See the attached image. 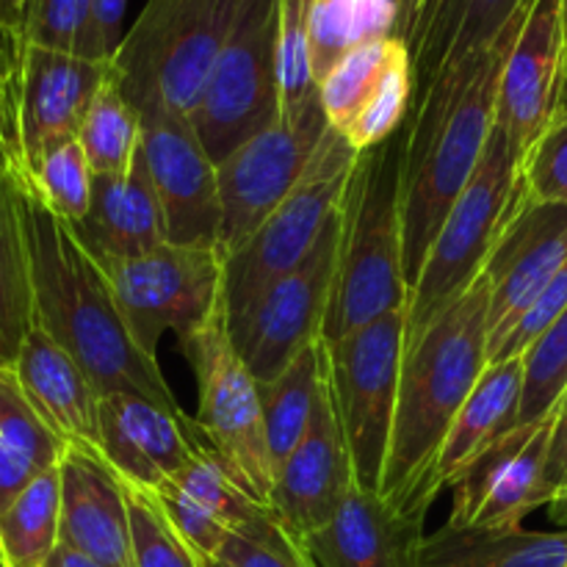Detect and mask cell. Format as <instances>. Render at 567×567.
<instances>
[{
	"mask_svg": "<svg viewBox=\"0 0 567 567\" xmlns=\"http://www.w3.org/2000/svg\"><path fill=\"white\" fill-rule=\"evenodd\" d=\"M17 169V166H14ZM20 181L22 221L33 282V327L75 358L100 399L127 393L183 410L150 358L133 341L103 266L89 255L75 227L50 210L25 172Z\"/></svg>",
	"mask_w": 567,
	"mask_h": 567,
	"instance_id": "6da1fadb",
	"label": "cell"
},
{
	"mask_svg": "<svg viewBox=\"0 0 567 567\" xmlns=\"http://www.w3.org/2000/svg\"><path fill=\"white\" fill-rule=\"evenodd\" d=\"M491 354V288L485 277L404 347L396 415L380 496L424 524L441 496V454L454 419Z\"/></svg>",
	"mask_w": 567,
	"mask_h": 567,
	"instance_id": "7a4b0ae2",
	"label": "cell"
},
{
	"mask_svg": "<svg viewBox=\"0 0 567 567\" xmlns=\"http://www.w3.org/2000/svg\"><path fill=\"white\" fill-rule=\"evenodd\" d=\"M404 133L358 153L341 203V247L324 341H338L408 308L402 238Z\"/></svg>",
	"mask_w": 567,
	"mask_h": 567,
	"instance_id": "3957f363",
	"label": "cell"
},
{
	"mask_svg": "<svg viewBox=\"0 0 567 567\" xmlns=\"http://www.w3.org/2000/svg\"><path fill=\"white\" fill-rule=\"evenodd\" d=\"M526 14H529V9L515 17L507 33L482 55L471 83L454 100L449 114L443 116L441 127L430 136V142L413 158H404L402 238L404 277H408L410 288H413L449 210L465 192L482 155H485L491 133L496 127L498 81H502L504 61H507L509 48H513Z\"/></svg>",
	"mask_w": 567,
	"mask_h": 567,
	"instance_id": "277c9868",
	"label": "cell"
},
{
	"mask_svg": "<svg viewBox=\"0 0 567 567\" xmlns=\"http://www.w3.org/2000/svg\"><path fill=\"white\" fill-rule=\"evenodd\" d=\"M244 0H147L109 75L138 111L192 120Z\"/></svg>",
	"mask_w": 567,
	"mask_h": 567,
	"instance_id": "5b68a950",
	"label": "cell"
},
{
	"mask_svg": "<svg viewBox=\"0 0 567 567\" xmlns=\"http://www.w3.org/2000/svg\"><path fill=\"white\" fill-rule=\"evenodd\" d=\"M518 164L520 153L496 125L474 177L449 210L410 288L404 347L482 277L518 199Z\"/></svg>",
	"mask_w": 567,
	"mask_h": 567,
	"instance_id": "8992f818",
	"label": "cell"
},
{
	"mask_svg": "<svg viewBox=\"0 0 567 567\" xmlns=\"http://www.w3.org/2000/svg\"><path fill=\"white\" fill-rule=\"evenodd\" d=\"M408 308L393 310L338 341L321 338V363L332 408L360 491H382L402 377Z\"/></svg>",
	"mask_w": 567,
	"mask_h": 567,
	"instance_id": "52a82bcc",
	"label": "cell"
},
{
	"mask_svg": "<svg viewBox=\"0 0 567 567\" xmlns=\"http://www.w3.org/2000/svg\"><path fill=\"white\" fill-rule=\"evenodd\" d=\"M181 349L197 374V430L233 482L269 509L277 465L266 441L260 385L233 347L227 308Z\"/></svg>",
	"mask_w": 567,
	"mask_h": 567,
	"instance_id": "ba28073f",
	"label": "cell"
},
{
	"mask_svg": "<svg viewBox=\"0 0 567 567\" xmlns=\"http://www.w3.org/2000/svg\"><path fill=\"white\" fill-rule=\"evenodd\" d=\"M358 153L338 131H327L316 150L308 175L277 205L275 214L258 227L244 247L225 258L227 321H236L255 308L266 288L297 269L330 216L341 208Z\"/></svg>",
	"mask_w": 567,
	"mask_h": 567,
	"instance_id": "9c48e42d",
	"label": "cell"
},
{
	"mask_svg": "<svg viewBox=\"0 0 567 567\" xmlns=\"http://www.w3.org/2000/svg\"><path fill=\"white\" fill-rule=\"evenodd\" d=\"M114 288L133 341L155 358L166 332L186 347L225 302V252L219 247L161 244L136 258L100 264Z\"/></svg>",
	"mask_w": 567,
	"mask_h": 567,
	"instance_id": "30bf717a",
	"label": "cell"
},
{
	"mask_svg": "<svg viewBox=\"0 0 567 567\" xmlns=\"http://www.w3.org/2000/svg\"><path fill=\"white\" fill-rule=\"evenodd\" d=\"M277 28L280 0H244L192 114L194 131L214 164L280 116Z\"/></svg>",
	"mask_w": 567,
	"mask_h": 567,
	"instance_id": "8fae6325",
	"label": "cell"
},
{
	"mask_svg": "<svg viewBox=\"0 0 567 567\" xmlns=\"http://www.w3.org/2000/svg\"><path fill=\"white\" fill-rule=\"evenodd\" d=\"M341 247V208L330 216L308 258L271 282L247 316L230 324L233 347L258 385L280 377L324 332Z\"/></svg>",
	"mask_w": 567,
	"mask_h": 567,
	"instance_id": "7c38bea8",
	"label": "cell"
},
{
	"mask_svg": "<svg viewBox=\"0 0 567 567\" xmlns=\"http://www.w3.org/2000/svg\"><path fill=\"white\" fill-rule=\"evenodd\" d=\"M330 122L321 105L302 116L280 114L269 127L216 164L221 199V252L233 255L258 233L299 186L324 142Z\"/></svg>",
	"mask_w": 567,
	"mask_h": 567,
	"instance_id": "4fadbf2b",
	"label": "cell"
},
{
	"mask_svg": "<svg viewBox=\"0 0 567 567\" xmlns=\"http://www.w3.org/2000/svg\"><path fill=\"white\" fill-rule=\"evenodd\" d=\"M557 410L535 424H520L485 449L457 480L446 524L515 532L543 504V471L551 449Z\"/></svg>",
	"mask_w": 567,
	"mask_h": 567,
	"instance_id": "5bb4252c",
	"label": "cell"
},
{
	"mask_svg": "<svg viewBox=\"0 0 567 567\" xmlns=\"http://www.w3.org/2000/svg\"><path fill=\"white\" fill-rule=\"evenodd\" d=\"M142 158L164 208L169 241L219 247V175L192 120L169 111L142 114Z\"/></svg>",
	"mask_w": 567,
	"mask_h": 567,
	"instance_id": "9a60e30c",
	"label": "cell"
},
{
	"mask_svg": "<svg viewBox=\"0 0 567 567\" xmlns=\"http://www.w3.org/2000/svg\"><path fill=\"white\" fill-rule=\"evenodd\" d=\"M567 33L563 0H532L498 81L496 125L524 153L565 105Z\"/></svg>",
	"mask_w": 567,
	"mask_h": 567,
	"instance_id": "2e32d148",
	"label": "cell"
},
{
	"mask_svg": "<svg viewBox=\"0 0 567 567\" xmlns=\"http://www.w3.org/2000/svg\"><path fill=\"white\" fill-rule=\"evenodd\" d=\"M565 260L567 205L529 203L518 186L513 214L482 269L491 288V349L518 324Z\"/></svg>",
	"mask_w": 567,
	"mask_h": 567,
	"instance_id": "e0dca14e",
	"label": "cell"
},
{
	"mask_svg": "<svg viewBox=\"0 0 567 567\" xmlns=\"http://www.w3.org/2000/svg\"><path fill=\"white\" fill-rule=\"evenodd\" d=\"M105 78L109 64L28 44L17 103V169L28 172L50 147L78 138Z\"/></svg>",
	"mask_w": 567,
	"mask_h": 567,
	"instance_id": "ac0fdd59",
	"label": "cell"
},
{
	"mask_svg": "<svg viewBox=\"0 0 567 567\" xmlns=\"http://www.w3.org/2000/svg\"><path fill=\"white\" fill-rule=\"evenodd\" d=\"M352 485V465H349L341 426H338L330 388L324 380L310 430L277 468L269 513L297 540H308L310 535L330 524L338 504Z\"/></svg>",
	"mask_w": 567,
	"mask_h": 567,
	"instance_id": "d6986e66",
	"label": "cell"
},
{
	"mask_svg": "<svg viewBox=\"0 0 567 567\" xmlns=\"http://www.w3.org/2000/svg\"><path fill=\"white\" fill-rule=\"evenodd\" d=\"M197 421L153 399L105 396L100 402V452L125 482L158 491L197 454Z\"/></svg>",
	"mask_w": 567,
	"mask_h": 567,
	"instance_id": "ffe728a7",
	"label": "cell"
},
{
	"mask_svg": "<svg viewBox=\"0 0 567 567\" xmlns=\"http://www.w3.org/2000/svg\"><path fill=\"white\" fill-rule=\"evenodd\" d=\"M61 476V543L105 567H133L125 485L103 452L66 446Z\"/></svg>",
	"mask_w": 567,
	"mask_h": 567,
	"instance_id": "44dd1931",
	"label": "cell"
},
{
	"mask_svg": "<svg viewBox=\"0 0 567 567\" xmlns=\"http://www.w3.org/2000/svg\"><path fill=\"white\" fill-rule=\"evenodd\" d=\"M529 3L532 0H435L410 48V105L491 50Z\"/></svg>",
	"mask_w": 567,
	"mask_h": 567,
	"instance_id": "7402d4cb",
	"label": "cell"
},
{
	"mask_svg": "<svg viewBox=\"0 0 567 567\" xmlns=\"http://www.w3.org/2000/svg\"><path fill=\"white\" fill-rule=\"evenodd\" d=\"M424 524L352 485L324 529L302 540L316 567H415Z\"/></svg>",
	"mask_w": 567,
	"mask_h": 567,
	"instance_id": "603a6c76",
	"label": "cell"
},
{
	"mask_svg": "<svg viewBox=\"0 0 567 567\" xmlns=\"http://www.w3.org/2000/svg\"><path fill=\"white\" fill-rule=\"evenodd\" d=\"M22 393L64 446L100 452V393L64 347L33 327L14 360Z\"/></svg>",
	"mask_w": 567,
	"mask_h": 567,
	"instance_id": "cb8c5ba5",
	"label": "cell"
},
{
	"mask_svg": "<svg viewBox=\"0 0 567 567\" xmlns=\"http://www.w3.org/2000/svg\"><path fill=\"white\" fill-rule=\"evenodd\" d=\"M72 227L97 264L136 258L169 241L142 150L125 175H94L86 216Z\"/></svg>",
	"mask_w": 567,
	"mask_h": 567,
	"instance_id": "d4e9b609",
	"label": "cell"
},
{
	"mask_svg": "<svg viewBox=\"0 0 567 567\" xmlns=\"http://www.w3.org/2000/svg\"><path fill=\"white\" fill-rule=\"evenodd\" d=\"M520 396H524V358L493 360L485 365L443 443L441 468H437L443 491H449V485L491 443L518 426Z\"/></svg>",
	"mask_w": 567,
	"mask_h": 567,
	"instance_id": "484cf974",
	"label": "cell"
},
{
	"mask_svg": "<svg viewBox=\"0 0 567 567\" xmlns=\"http://www.w3.org/2000/svg\"><path fill=\"white\" fill-rule=\"evenodd\" d=\"M415 567H567V532H491L443 524L421 537Z\"/></svg>",
	"mask_w": 567,
	"mask_h": 567,
	"instance_id": "4316f807",
	"label": "cell"
},
{
	"mask_svg": "<svg viewBox=\"0 0 567 567\" xmlns=\"http://www.w3.org/2000/svg\"><path fill=\"white\" fill-rule=\"evenodd\" d=\"M33 330V282L22 221L20 181L11 161H0V369H11Z\"/></svg>",
	"mask_w": 567,
	"mask_h": 567,
	"instance_id": "83f0119b",
	"label": "cell"
},
{
	"mask_svg": "<svg viewBox=\"0 0 567 567\" xmlns=\"http://www.w3.org/2000/svg\"><path fill=\"white\" fill-rule=\"evenodd\" d=\"M61 437L39 419L14 369H0V513L64 454Z\"/></svg>",
	"mask_w": 567,
	"mask_h": 567,
	"instance_id": "f1b7e54d",
	"label": "cell"
},
{
	"mask_svg": "<svg viewBox=\"0 0 567 567\" xmlns=\"http://www.w3.org/2000/svg\"><path fill=\"white\" fill-rule=\"evenodd\" d=\"M324 385V365H321V338L305 349L280 377L260 385V408H264L266 441L275 465L299 446L305 432L310 430L316 404Z\"/></svg>",
	"mask_w": 567,
	"mask_h": 567,
	"instance_id": "f546056e",
	"label": "cell"
},
{
	"mask_svg": "<svg viewBox=\"0 0 567 567\" xmlns=\"http://www.w3.org/2000/svg\"><path fill=\"white\" fill-rule=\"evenodd\" d=\"M61 543L59 465L39 474L6 513H0V563L44 567Z\"/></svg>",
	"mask_w": 567,
	"mask_h": 567,
	"instance_id": "4dcf8cb0",
	"label": "cell"
},
{
	"mask_svg": "<svg viewBox=\"0 0 567 567\" xmlns=\"http://www.w3.org/2000/svg\"><path fill=\"white\" fill-rule=\"evenodd\" d=\"M310 55L316 81L352 48L377 37H391L393 0H310Z\"/></svg>",
	"mask_w": 567,
	"mask_h": 567,
	"instance_id": "1f68e13d",
	"label": "cell"
},
{
	"mask_svg": "<svg viewBox=\"0 0 567 567\" xmlns=\"http://www.w3.org/2000/svg\"><path fill=\"white\" fill-rule=\"evenodd\" d=\"M83 153L94 175H125L142 150V114L133 109L114 83L105 78L94 94L81 131H78Z\"/></svg>",
	"mask_w": 567,
	"mask_h": 567,
	"instance_id": "d6a6232c",
	"label": "cell"
},
{
	"mask_svg": "<svg viewBox=\"0 0 567 567\" xmlns=\"http://www.w3.org/2000/svg\"><path fill=\"white\" fill-rule=\"evenodd\" d=\"M399 42L396 37H377L369 42L358 44L349 50L319 83V100L321 111H324L327 122L332 131L343 133L360 111L369 105L374 97L377 86H380L382 75H385L388 64H391L393 53H396Z\"/></svg>",
	"mask_w": 567,
	"mask_h": 567,
	"instance_id": "836d02e7",
	"label": "cell"
},
{
	"mask_svg": "<svg viewBox=\"0 0 567 567\" xmlns=\"http://www.w3.org/2000/svg\"><path fill=\"white\" fill-rule=\"evenodd\" d=\"M310 0H280L277 28V86L280 114L302 116L321 105L319 81L310 55Z\"/></svg>",
	"mask_w": 567,
	"mask_h": 567,
	"instance_id": "e575fe53",
	"label": "cell"
},
{
	"mask_svg": "<svg viewBox=\"0 0 567 567\" xmlns=\"http://www.w3.org/2000/svg\"><path fill=\"white\" fill-rule=\"evenodd\" d=\"M122 485H125L127 520H131L133 567H205V559L183 540L181 532L166 518L153 491L131 485L125 480Z\"/></svg>",
	"mask_w": 567,
	"mask_h": 567,
	"instance_id": "d590c367",
	"label": "cell"
},
{
	"mask_svg": "<svg viewBox=\"0 0 567 567\" xmlns=\"http://www.w3.org/2000/svg\"><path fill=\"white\" fill-rule=\"evenodd\" d=\"M25 177L33 183L39 197L50 205V210L64 221L78 225L86 216L89 203H92L94 172L78 138L55 144L48 153L39 155Z\"/></svg>",
	"mask_w": 567,
	"mask_h": 567,
	"instance_id": "8d00e7d4",
	"label": "cell"
},
{
	"mask_svg": "<svg viewBox=\"0 0 567 567\" xmlns=\"http://www.w3.org/2000/svg\"><path fill=\"white\" fill-rule=\"evenodd\" d=\"M567 391V308L524 354V396L518 426L535 424L557 410Z\"/></svg>",
	"mask_w": 567,
	"mask_h": 567,
	"instance_id": "74e56055",
	"label": "cell"
},
{
	"mask_svg": "<svg viewBox=\"0 0 567 567\" xmlns=\"http://www.w3.org/2000/svg\"><path fill=\"white\" fill-rule=\"evenodd\" d=\"M518 186L529 203L567 205V105L520 153Z\"/></svg>",
	"mask_w": 567,
	"mask_h": 567,
	"instance_id": "f35d334b",
	"label": "cell"
},
{
	"mask_svg": "<svg viewBox=\"0 0 567 567\" xmlns=\"http://www.w3.org/2000/svg\"><path fill=\"white\" fill-rule=\"evenodd\" d=\"M216 559L227 567H316L302 540L286 532L271 513L244 535L227 537Z\"/></svg>",
	"mask_w": 567,
	"mask_h": 567,
	"instance_id": "ab89813d",
	"label": "cell"
},
{
	"mask_svg": "<svg viewBox=\"0 0 567 567\" xmlns=\"http://www.w3.org/2000/svg\"><path fill=\"white\" fill-rule=\"evenodd\" d=\"M86 20L89 0H25L22 37L37 48L78 55Z\"/></svg>",
	"mask_w": 567,
	"mask_h": 567,
	"instance_id": "60d3db41",
	"label": "cell"
},
{
	"mask_svg": "<svg viewBox=\"0 0 567 567\" xmlns=\"http://www.w3.org/2000/svg\"><path fill=\"white\" fill-rule=\"evenodd\" d=\"M567 308V260L563 269L551 277L546 288L540 291V297L532 302V308L520 316L518 324L504 336V341L498 347L491 349V360H507V358H524L526 349L543 336V332L551 327V321Z\"/></svg>",
	"mask_w": 567,
	"mask_h": 567,
	"instance_id": "b9f144b4",
	"label": "cell"
},
{
	"mask_svg": "<svg viewBox=\"0 0 567 567\" xmlns=\"http://www.w3.org/2000/svg\"><path fill=\"white\" fill-rule=\"evenodd\" d=\"M158 496L161 507H164L166 518L172 520L177 532H181L183 540L194 548L203 559H216L219 557L221 546L227 543V537L233 535L219 518L203 509L199 504H194L192 498H186L183 493L172 491V487H158L153 491Z\"/></svg>",
	"mask_w": 567,
	"mask_h": 567,
	"instance_id": "7bdbcfd3",
	"label": "cell"
},
{
	"mask_svg": "<svg viewBox=\"0 0 567 567\" xmlns=\"http://www.w3.org/2000/svg\"><path fill=\"white\" fill-rule=\"evenodd\" d=\"M25 48V37L0 22V125H3L11 164H17V103H20Z\"/></svg>",
	"mask_w": 567,
	"mask_h": 567,
	"instance_id": "ee69618b",
	"label": "cell"
},
{
	"mask_svg": "<svg viewBox=\"0 0 567 567\" xmlns=\"http://www.w3.org/2000/svg\"><path fill=\"white\" fill-rule=\"evenodd\" d=\"M125 3L127 0H89V20L78 55L100 61V64H111L122 39H125V33H122Z\"/></svg>",
	"mask_w": 567,
	"mask_h": 567,
	"instance_id": "f6af8a7d",
	"label": "cell"
},
{
	"mask_svg": "<svg viewBox=\"0 0 567 567\" xmlns=\"http://www.w3.org/2000/svg\"><path fill=\"white\" fill-rule=\"evenodd\" d=\"M559 413V410H557ZM543 504L563 507L567 504V415H557L546 471H543Z\"/></svg>",
	"mask_w": 567,
	"mask_h": 567,
	"instance_id": "bcb514c9",
	"label": "cell"
},
{
	"mask_svg": "<svg viewBox=\"0 0 567 567\" xmlns=\"http://www.w3.org/2000/svg\"><path fill=\"white\" fill-rule=\"evenodd\" d=\"M426 0H393V31L391 37H396L399 42H404V48L410 50L415 33H419L421 14H424Z\"/></svg>",
	"mask_w": 567,
	"mask_h": 567,
	"instance_id": "7dc6e473",
	"label": "cell"
},
{
	"mask_svg": "<svg viewBox=\"0 0 567 567\" xmlns=\"http://www.w3.org/2000/svg\"><path fill=\"white\" fill-rule=\"evenodd\" d=\"M44 567H105L100 563H94V559L83 557V554L72 551L70 546H64V543H59V548L53 551V557L48 559V565Z\"/></svg>",
	"mask_w": 567,
	"mask_h": 567,
	"instance_id": "c3c4849f",
	"label": "cell"
},
{
	"mask_svg": "<svg viewBox=\"0 0 567 567\" xmlns=\"http://www.w3.org/2000/svg\"><path fill=\"white\" fill-rule=\"evenodd\" d=\"M0 22L22 33V22H25V0H0Z\"/></svg>",
	"mask_w": 567,
	"mask_h": 567,
	"instance_id": "681fc988",
	"label": "cell"
},
{
	"mask_svg": "<svg viewBox=\"0 0 567 567\" xmlns=\"http://www.w3.org/2000/svg\"><path fill=\"white\" fill-rule=\"evenodd\" d=\"M0 161H9V147H6V133H3V125H0Z\"/></svg>",
	"mask_w": 567,
	"mask_h": 567,
	"instance_id": "f907efd6",
	"label": "cell"
},
{
	"mask_svg": "<svg viewBox=\"0 0 567 567\" xmlns=\"http://www.w3.org/2000/svg\"><path fill=\"white\" fill-rule=\"evenodd\" d=\"M557 410H559V415H567V391L563 393V399H559Z\"/></svg>",
	"mask_w": 567,
	"mask_h": 567,
	"instance_id": "816d5d0a",
	"label": "cell"
},
{
	"mask_svg": "<svg viewBox=\"0 0 567 567\" xmlns=\"http://www.w3.org/2000/svg\"><path fill=\"white\" fill-rule=\"evenodd\" d=\"M205 567H227V565L219 563V559H205Z\"/></svg>",
	"mask_w": 567,
	"mask_h": 567,
	"instance_id": "f5cc1de1",
	"label": "cell"
},
{
	"mask_svg": "<svg viewBox=\"0 0 567 567\" xmlns=\"http://www.w3.org/2000/svg\"><path fill=\"white\" fill-rule=\"evenodd\" d=\"M563 14H565V33H567V0H563Z\"/></svg>",
	"mask_w": 567,
	"mask_h": 567,
	"instance_id": "db71d44e",
	"label": "cell"
},
{
	"mask_svg": "<svg viewBox=\"0 0 567 567\" xmlns=\"http://www.w3.org/2000/svg\"><path fill=\"white\" fill-rule=\"evenodd\" d=\"M565 105H567V86H565Z\"/></svg>",
	"mask_w": 567,
	"mask_h": 567,
	"instance_id": "11a10c76",
	"label": "cell"
},
{
	"mask_svg": "<svg viewBox=\"0 0 567 567\" xmlns=\"http://www.w3.org/2000/svg\"><path fill=\"white\" fill-rule=\"evenodd\" d=\"M0 567H6V565H3V563H0Z\"/></svg>",
	"mask_w": 567,
	"mask_h": 567,
	"instance_id": "9f6ffc18",
	"label": "cell"
}]
</instances>
